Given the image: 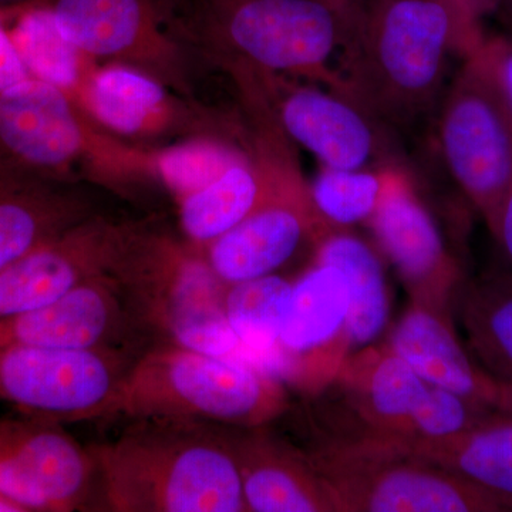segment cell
I'll return each mask as SVG.
<instances>
[{
    "instance_id": "1",
    "label": "cell",
    "mask_w": 512,
    "mask_h": 512,
    "mask_svg": "<svg viewBox=\"0 0 512 512\" xmlns=\"http://www.w3.org/2000/svg\"><path fill=\"white\" fill-rule=\"evenodd\" d=\"M484 37L450 0H366L339 70L346 97L379 123H412L440 99L451 57L466 59Z\"/></svg>"
},
{
    "instance_id": "2",
    "label": "cell",
    "mask_w": 512,
    "mask_h": 512,
    "mask_svg": "<svg viewBox=\"0 0 512 512\" xmlns=\"http://www.w3.org/2000/svg\"><path fill=\"white\" fill-rule=\"evenodd\" d=\"M114 512H247L227 431L204 423L134 420L90 448Z\"/></svg>"
},
{
    "instance_id": "3",
    "label": "cell",
    "mask_w": 512,
    "mask_h": 512,
    "mask_svg": "<svg viewBox=\"0 0 512 512\" xmlns=\"http://www.w3.org/2000/svg\"><path fill=\"white\" fill-rule=\"evenodd\" d=\"M289 406L286 384L252 363L157 345L128 367L109 417L254 429L284 416Z\"/></svg>"
},
{
    "instance_id": "4",
    "label": "cell",
    "mask_w": 512,
    "mask_h": 512,
    "mask_svg": "<svg viewBox=\"0 0 512 512\" xmlns=\"http://www.w3.org/2000/svg\"><path fill=\"white\" fill-rule=\"evenodd\" d=\"M128 309L160 345L245 360L224 311L225 286L207 259L181 254L119 259L113 271Z\"/></svg>"
},
{
    "instance_id": "5",
    "label": "cell",
    "mask_w": 512,
    "mask_h": 512,
    "mask_svg": "<svg viewBox=\"0 0 512 512\" xmlns=\"http://www.w3.org/2000/svg\"><path fill=\"white\" fill-rule=\"evenodd\" d=\"M311 458L336 512H512L505 501L457 474L360 440Z\"/></svg>"
},
{
    "instance_id": "6",
    "label": "cell",
    "mask_w": 512,
    "mask_h": 512,
    "mask_svg": "<svg viewBox=\"0 0 512 512\" xmlns=\"http://www.w3.org/2000/svg\"><path fill=\"white\" fill-rule=\"evenodd\" d=\"M441 154L485 224L512 188V110L476 50L441 101Z\"/></svg>"
},
{
    "instance_id": "7",
    "label": "cell",
    "mask_w": 512,
    "mask_h": 512,
    "mask_svg": "<svg viewBox=\"0 0 512 512\" xmlns=\"http://www.w3.org/2000/svg\"><path fill=\"white\" fill-rule=\"evenodd\" d=\"M133 362L123 350L0 345V403L60 424L103 419Z\"/></svg>"
},
{
    "instance_id": "8",
    "label": "cell",
    "mask_w": 512,
    "mask_h": 512,
    "mask_svg": "<svg viewBox=\"0 0 512 512\" xmlns=\"http://www.w3.org/2000/svg\"><path fill=\"white\" fill-rule=\"evenodd\" d=\"M353 352L346 276L312 261L293 281L291 308L268 372L289 390L316 397L335 384Z\"/></svg>"
},
{
    "instance_id": "9",
    "label": "cell",
    "mask_w": 512,
    "mask_h": 512,
    "mask_svg": "<svg viewBox=\"0 0 512 512\" xmlns=\"http://www.w3.org/2000/svg\"><path fill=\"white\" fill-rule=\"evenodd\" d=\"M225 32L258 66L301 74L346 97L330 66L342 46L339 25L319 0H229Z\"/></svg>"
},
{
    "instance_id": "10",
    "label": "cell",
    "mask_w": 512,
    "mask_h": 512,
    "mask_svg": "<svg viewBox=\"0 0 512 512\" xmlns=\"http://www.w3.org/2000/svg\"><path fill=\"white\" fill-rule=\"evenodd\" d=\"M97 476L92 451L63 424L18 413L0 416V495L19 512H70Z\"/></svg>"
},
{
    "instance_id": "11",
    "label": "cell",
    "mask_w": 512,
    "mask_h": 512,
    "mask_svg": "<svg viewBox=\"0 0 512 512\" xmlns=\"http://www.w3.org/2000/svg\"><path fill=\"white\" fill-rule=\"evenodd\" d=\"M332 229L316 211L309 185L295 177L212 241L207 262L225 286L276 275L305 249L315 254Z\"/></svg>"
},
{
    "instance_id": "12",
    "label": "cell",
    "mask_w": 512,
    "mask_h": 512,
    "mask_svg": "<svg viewBox=\"0 0 512 512\" xmlns=\"http://www.w3.org/2000/svg\"><path fill=\"white\" fill-rule=\"evenodd\" d=\"M380 252L396 269L412 303L451 313L466 284L456 256L448 251L439 225L402 170L367 222Z\"/></svg>"
},
{
    "instance_id": "13",
    "label": "cell",
    "mask_w": 512,
    "mask_h": 512,
    "mask_svg": "<svg viewBox=\"0 0 512 512\" xmlns=\"http://www.w3.org/2000/svg\"><path fill=\"white\" fill-rule=\"evenodd\" d=\"M134 332L143 330L110 276L87 282L43 308L0 318V345L127 352Z\"/></svg>"
},
{
    "instance_id": "14",
    "label": "cell",
    "mask_w": 512,
    "mask_h": 512,
    "mask_svg": "<svg viewBox=\"0 0 512 512\" xmlns=\"http://www.w3.org/2000/svg\"><path fill=\"white\" fill-rule=\"evenodd\" d=\"M387 343L427 383L512 416V387L491 375L461 342L451 313L410 303Z\"/></svg>"
},
{
    "instance_id": "15",
    "label": "cell",
    "mask_w": 512,
    "mask_h": 512,
    "mask_svg": "<svg viewBox=\"0 0 512 512\" xmlns=\"http://www.w3.org/2000/svg\"><path fill=\"white\" fill-rule=\"evenodd\" d=\"M265 427L227 431L247 512H336L311 456Z\"/></svg>"
},
{
    "instance_id": "16",
    "label": "cell",
    "mask_w": 512,
    "mask_h": 512,
    "mask_svg": "<svg viewBox=\"0 0 512 512\" xmlns=\"http://www.w3.org/2000/svg\"><path fill=\"white\" fill-rule=\"evenodd\" d=\"M281 121L286 133L325 167L356 170L382 156L379 121L320 84L291 87L281 101Z\"/></svg>"
},
{
    "instance_id": "17",
    "label": "cell",
    "mask_w": 512,
    "mask_h": 512,
    "mask_svg": "<svg viewBox=\"0 0 512 512\" xmlns=\"http://www.w3.org/2000/svg\"><path fill=\"white\" fill-rule=\"evenodd\" d=\"M119 258L99 239L47 238L0 271V318L35 311L99 278H113Z\"/></svg>"
},
{
    "instance_id": "18",
    "label": "cell",
    "mask_w": 512,
    "mask_h": 512,
    "mask_svg": "<svg viewBox=\"0 0 512 512\" xmlns=\"http://www.w3.org/2000/svg\"><path fill=\"white\" fill-rule=\"evenodd\" d=\"M335 384L372 440L397 439L429 387L389 343L355 350Z\"/></svg>"
},
{
    "instance_id": "19",
    "label": "cell",
    "mask_w": 512,
    "mask_h": 512,
    "mask_svg": "<svg viewBox=\"0 0 512 512\" xmlns=\"http://www.w3.org/2000/svg\"><path fill=\"white\" fill-rule=\"evenodd\" d=\"M0 146L35 167L69 160L80 146V131L62 90L29 77L0 92Z\"/></svg>"
},
{
    "instance_id": "20",
    "label": "cell",
    "mask_w": 512,
    "mask_h": 512,
    "mask_svg": "<svg viewBox=\"0 0 512 512\" xmlns=\"http://www.w3.org/2000/svg\"><path fill=\"white\" fill-rule=\"evenodd\" d=\"M365 441L380 450L444 468L512 508V416L497 414L444 439Z\"/></svg>"
},
{
    "instance_id": "21",
    "label": "cell",
    "mask_w": 512,
    "mask_h": 512,
    "mask_svg": "<svg viewBox=\"0 0 512 512\" xmlns=\"http://www.w3.org/2000/svg\"><path fill=\"white\" fill-rule=\"evenodd\" d=\"M312 261L338 268L349 284L353 349L372 345L386 328L390 301L380 256L349 229H332L316 247Z\"/></svg>"
},
{
    "instance_id": "22",
    "label": "cell",
    "mask_w": 512,
    "mask_h": 512,
    "mask_svg": "<svg viewBox=\"0 0 512 512\" xmlns=\"http://www.w3.org/2000/svg\"><path fill=\"white\" fill-rule=\"evenodd\" d=\"M457 302L467 348L491 375L512 387V269L466 282Z\"/></svg>"
},
{
    "instance_id": "23",
    "label": "cell",
    "mask_w": 512,
    "mask_h": 512,
    "mask_svg": "<svg viewBox=\"0 0 512 512\" xmlns=\"http://www.w3.org/2000/svg\"><path fill=\"white\" fill-rule=\"evenodd\" d=\"M293 281L276 274L229 285L224 311L249 363L268 372L291 308Z\"/></svg>"
},
{
    "instance_id": "24",
    "label": "cell",
    "mask_w": 512,
    "mask_h": 512,
    "mask_svg": "<svg viewBox=\"0 0 512 512\" xmlns=\"http://www.w3.org/2000/svg\"><path fill=\"white\" fill-rule=\"evenodd\" d=\"M275 191L244 161L202 190L185 195L181 222L192 239L210 245L245 220Z\"/></svg>"
},
{
    "instance_id": "25",
    "label": "cell",
    "mask_w": 512,
    "mask_h": 512,
    "mask_svg": "<svg viewBox=\"0 0 512 512\" xmlns=\"http://www.w3.org/2000/svg\"><path fill=\"white\" fill-rule=\"evenodd\" d=\"M397 171L399 168L392 165L356 170L320 165L309 185L313 205L330 228L367 224L382 204Z\"/></svg>"
},
{
    "instance_id": "26",
    "label": "cell",
    "mask_w": 512,
    "mask_h": 512,
    "mask_svg": "<svg viewBox=\"0 0 512 512\" xmlns=\"http://www.w3.org/2000/svg\"><path fill=\"white\" fill-rule=\"evenodd\" d=\"M52 10L63 35L94 55L126 49L143 22L140 0H57Z\"/></svg>"
},
{
    "instance_id": "27",
    "label": "cell",
    "mask_w": 512,
    "mask_h": 512,
    "mask_svg": "<svg viewBox=\"0 0 512 512\" xmlns=\"http://www.w3.org/2000/svg\"><path fill=\"white\" fill-rule=\"evenodd\" d=\"M10 37L26 70L35 79L59 89L76 82V46L63 35L53 10H26L20 15Z\"/></svg>"
},
{
    "instance_id": "28",
    "label": "cell",
    "mask_w": 512,
    "mask_h": 512,
    "mask_svg": "<svg viewBox=\"0 0 512 512\" xmlns=\"http://www.w3.org/2000/svg\"><path fill=\"white\" fill-rule=\"evenodd\" d=\"M160 86L130 70L110 69L94 80L90 100L94 113L121 133H134L163 100Z\"/></svg>"
},
{
    "instance_id": "29",
    "label": "cell",
    "mask_w": 512,
    "mask_h": 512,
    "mask_svg": "<svg viewBox=\"0 0 512 512\" xmlns=\"http://www.w3.org/2000/svg\"><path fill=\"white\" fill-rule=\"evenodd\" d=\"M0 181V271L49 238L55 214L35 192Z\"/></svg>"
},
{
    "instance_id": "30",
    "label": "cell",
    "mask_w": 512,
    "mask_h": 512,
    "mask_svg": "<svg viewBox=\"0 0 512 512\" xmlns=\"http://www.w3.org/2000/svg\"><path fill=\"white\" fill-rule=\"evenodd\" d=\"M497 414L500 413L429 383L419 406L404 424L402 434L397 439L375 441L444 439L473 429Z\"/></svg>"
},
{
    "instance_id": "31",
    "label": "cell",
    "mask_w": 512,
    "mask_h": 512,
    "mask_svg": "<svg viewBox=\"0 0 512 512\" xmlns=\"http://www.w3.org/2000/svg\"><path fill=\"white\" fill-rule=\"evenodd\" d=\"M244 161V158L229 148L218 144L195 143L164 154L160 170L167 184L185 197L214 183L229 168Z\"/></svg>"
},
{
    "instance_id": "32",
    "label": "cell",
    "mask_w": 512,
    "mask_h": 512,
    "mask_svg": "<svg viewBox=\"0 0 512 512\" xmlns=\"http://www.w3.org/2000/svg\"><path fill=\"white\" fill-rule=\"evenodd\" d=\"M476 53L512 110V36H485Z\"/></svg>"
},
{
    "instance_id": "33",
    "label": "cell",
    "mask_w": 512,
    "mask_h": 512,
    "mask_svg": "<svg viewBox=\"0 0 512 512\" xmlns=\"http://www.w3.org/2000/svg\"><path fill=\"white\" fill-rule=\"evenodd\" d=\"M333 13L342 36V52H348L355 43L357 33L365 18L366 0H319Z\"/></svg>"
},
{
    "instance_id": "34",
    "label": "cell",
    "mask_w": 512,
    "mask_h": 512,
    "mask_svg": "<svg viewBox=\"0 0 512 512\" xmlns=\"http://www.w3.org/2000/svg\"><path fill=\"white\" fill-rule=\"evenodd\" d=\"M26 79H29L28 70L0 19V92H5Z\"/></svg>"
},
{
    "instance_id": "35",
    "label": "cell",
    "mask_w": 512,
    "mask_h": 512,
    "mask_svg": "<svg viewBox=\"0 0 512 512\" xmlns=\"http://www.w3.org/2000/svg\"><path fill=\"white\" fill-rule=\"evenodd\" d=\"M487 227L497 244L503 249L505 258L510 262L512 269V188L505 195L493 220L488 222Z\"/></svg>"
},
{
    "instance_id": "36",
    "label": "cell",
    "mask_w": 512,
    "mask_h": 512,
    "mask_svg": "<svg viewBox=\"0 0 512 512\" xmlns=\"http://www.w3.org/2000/svg\"><path fill=\"white\" fill-rule=\"evenodd\" d=\"M458 9L481 22L487 16L495 15L501 0H450Z\"/></svg>"
},
{
    "instance_id": "37",
    "label": "cell",
    "mask_w": 512,
    "mask_h": 512,
    "mask_svg": "<svg viewBox=\"0 0 512 512\" xmlns=\"http://www.w3.org/2000/svg\"><path fill=\"white\" fill-rule=\"evenodd\" d=\"M495 15L503 22L508 32L507 35L512 36V0H501Z\"/></svg>"
},
{
    "instance_id": "38",
    "label": "cell",
    "mask_w": 512,
    "mask_h": 512,
    "mask_svg": "<svg viewBox=\"0 0 512 512\" xmlns=\"http://www.w3.org/2000/svg\"><path fill=\"white\" fill-rule=\"evenodd\" d=\"M0 512H19L18 508L0 495Z\"/></svg>"
}]
</instances>
